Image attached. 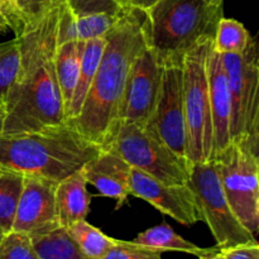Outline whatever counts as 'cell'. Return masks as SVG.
Returning <instances> with one entry per match:
<instances>
[{
	"label": "cell",
	"mask_w": 259,
	"mask_h": 259,
	"mask_svg": "<svg viewBox=\"0 0 259 259\" xmlns=\"http://www.w3.org/2000/svg\"><path fill=\"white\" fill-rule=\"evenodd\" d=\"M187 185L195 195L201 222L207 225L219 249L258 243L230 209L214 161L191 164Z\"/></svg>",
	"instance_id": "obj_8"
},
{
	"label": "cell",
	"mask_w": 259,
	"mask_h": 259,
	"mask_svg": "<svg viewBox=\"0 0 259 259\" xmlns=\"http://www.w3.org/2000/svg\"><path fill=\"white\" fill-rule=\"evenodd\" d=\"M184 56L162 60V81L156 110L148 125L189 166L184 113ZM190 167V166H189Z\"/></svg>",
	"instance_id": "obj_10"
},
{
	"label": "cell",
	"mask_w": 259,
	"mask_h": 259,
	"mask_svg": "<svg viewBox=\"0 0 259 259\" xmlns=\"http://www.w3.org/2000/svg\"><path fill=\"white\" fill-rule=\"evenodd\" d=\"M223 259H259V244H242L220 249Z\"/></svg>",
	"instance_id": "obj_32"
},
{
	"label": "cell",
	"mask_w": 259,
	"mask_h": 259,
	"mask_svg": "<svg viewBox=\"0 0 259 259\" xmlns=\"http://www.w3.org/2000/svg\"><path fill=\"white\" fill-rule=\"evenodd\" d=\"M131 195L144 200L162 214L185 227L201 222L199 207L189 185H167L137 168L131 169Z\"/></svg>",
	"instance_id": "obj_13"
},
{
	"label": "cell",
	"mask_w": 259,
	"mask_h": 259,
	"mask_svg": "<svg viewBox=\"0 0 259 259\" xmlns=\"http://www.w3.org/2000/svg\"><path fill=\"white\" fill-rule=\"evenodd\" d=\"M206 2H210V3H217V4H223V2H224V0H206Z\"/></svg>",
	"instance_id": "obj_36"
},
{
	"label": "cell",
	"mask_w": 259,
	"mask_h": 259,
	"mask_svg": "<svg viewBox=\"0 0 259 259\" xmlns=\"http://www.w3.org/2000/svg\"><path fill=\"white\" fill-rule=\"evenodd\" d=\"M91 197L93 195L88 191V181L81 169L58 181L55 201L60 227L66 228L85 220L90 212Z\"/></svg>",
	"instance_id": "obj_16"
},
{
	"label": "cell",
	"mask_w": 259,
	"mask_h": 259,
	"mask_svg": "<svg viewBox=\"0 0 259 259\" xmlns=\"http://www.w3.org/2000/svg\"><path fill=\"white\" fill-rule=\"evenodd\" d=\"M199 259H223V257H222V254H220V249H219V252L214 253V254L205 255V257H200Z\"/></svg>",
	"instance_id": "obj_34"
},
{
	"label": "cell",
	"mask_w": 259,
	"mask_h": 259,
	"mask_svg": "<svg viewBox=\"0 0 259 259\" xmlns=\"http://www.w3.org/2000/svg\"><path fill=\"white\" fill-rule=\"evenodd\" d=\"M162 254L159 250L137 244L133 240L114 239L113 245L101 259H162Z\"/></svg>",
	"instance_id": "obj_27"
},
{
	"label": "cell",
	"mask_w": 259,
	"mask_h": 259,
	"mask_svg": "<svg viewBox=\"0 0 259 259\" xmlns=\"http://www.w3.org/2000/svg\"><path fill=\"white\" fill-rule=\"evenodd\" d=\"M207 76L214 136V159L232 143V96L223 57L220 53L214 51L212 46L207 60Z\"/></svg>",
	"instance_id": "obj_15"
},
{
	"label": "cell",
	"mask_w": 259,
	"mask_h": 259,
	"mask_svg": "<svg viewBox=\"0 0 259 259\" xmlns=\"http://www.w3.org/2000/svg\"><path fill=\"white\" fill-rule=\"evenodd\" d=\"M214 38H205L186 51L184 67V113L186 128V154L189 166L212 161L211 105H210L207 60ZM190 168V167H189Z\"/></svg>",
	"instance_id": "obj_5"
},
{
	"label": "cell",
	"mask_w": 259,
	"mask_h": 259,
	"mask_svg": "<svg viewBox=\"0 0 259 259\" xmlns=\"http://www.w3.org/2000/svg\"><path fill=\"white\" fill-rule=\"evenodd\" d=\"M131 169L132 167L115 152L101 148L93 159L83 164L81 171L88 184L93 185L100 195L114 200L115 210H119L128 204Z\"/></svg>",
	"instance_id": "obj_14"
},
{
	"label": "cell",
	"mask_w": 259,
	"mask_h": 259,
	"mask_svg": "<svg viewBox=\"0 0 259 259\" xmlns=\"http://www.w3.org/2000/svg\"><path fill=\"white\" fill-rule=\"evenodd\" d=\"M65 230L85 259H101L115 239L104 234L99 228L91 225L86 219L68 225Z\"/></svg>",
	"instance_id": "obj_20"
},
{
	"label": "cell",
	"mask_w": 259,
	"mask_h": 259,
	"mask_svg": "<svg viewBox=\"0 0 259 259\" xmlns=\"http://www.w3.org/2000/svg\"><path fill=\"white\" fill-rule=\"evenodd\" d=\"M66 2L76 15H86L93 13L118 14L121 10L118 0H66Z\"/></svg>",
	"instance_id": "obj_30"
},
{
	"label": "cell",
	"mask_w": 259,
	"mask_h": 259,
	"mask_svg": "<svg viewBox=\"0 0 259 259\" xmlns=\"http://www.w3.org/2000/svg\"><path fill=\"white\" fill-rule=\"evenodd\" d=\"M65 0H14L15 15H17L19 27L25 22L40 17L48 10L53 9Z\"/></svg>",
	"instance_id": "obj_28"
},
{
	"label": "cell",
	"mask_w": 259,
	"mask_h": 259,
	"mask_svg": "<svg viewBox=\"0 0 259 259\" xmlns=\"http://www.w3.org/2000/svg\"><path fill=\"white\" fill-rule=\"evenodd\" d=\"M232 96V142L259 152V48L252 38L242 53L222 55Z\"/></svg>",
	"instance_id": "obj_7"
},
{
	"label": "cell",
	"mask_w": 259,
	"mask_h": 259,
	"mask_svg": "<svg viewBox=\"0 0 259 259\" xmlns=\"http://www.w3.org/2000/svg\"><path fill=\"white\" fill-rule=\"evenodd\" d=\"M212 161L223 191L243 227L257 235L259 229V156L248 147L232 142Z\"/></svg>",
	"instance_id": "obj_9"
},
{
	"label": "cell",
	"mask_w": 259,
	"mask_h": 259,
	"mask_svg": "<svg viewBox=\"0 0 259 259\" xmlns=\"http://www.w3.org/2000/svg\"><path fill=\"white\" fill-rule=\"evenodd\" d=\"M119 13L118 14L93 13V14L86 15H76L77 40L88 42V40L96 39V38L105 37L118 22Z\"/></svg>",
	"instance_id": "obj_25"
},
{
	"label": "cell",
	"mask_w": 259,
	"mask_h": 259,
	"mask_svg": "<svg viewBox=\"0 0 259 259\" xmlns=\"http://www.w3.org/2000/svg\"><path fill=\"white\" fill-rule=\"evenodd\" d=\"M57 7L25 22L15 33L19 39L20 65L5 101L2 134L67 123L55 67Z\"/></svg>",
	"instance_id": "obj_1"
},
{
	"label": "cell",
	"mask_w": 259,
	"mask_h": 259,
	"mask_svg": "<svg viewBox=\"0 0 259 259\" xmlns=\"http://www.w3.org/2000/svg\"><path fill=\"white\" fill-rule=\"evenodd\" d=\"M23 179V174L0 164V228L5 233L12 230Z\"/></svg>",
	"instance_id": "obj_21"
},
{
	"label": "cell",
	"mask_w": 259,
	"mask_h": 259,
	"mask_svg": "<svg viewBox=\"0 0 259 259\" xmlns=\"http://www.w3.org/2000/svg\"><path fill=\"white\" fill-rule=\"evenodd\" d=\"M56 186L57 181L53 180L24 175L12 230L32 238L60 228L56 212Z\"/></svg>",
	"instance_id": "obj_12"
},
{
	"label": "cell",
	"mask_w": 259,
	"mask_h": 259,
	"mask_svg": "<svg viewBox=\"0 0 259 259\" xmlns=\"http://www.w3.org/2000/svg\"><path fill=\"white\" fill-rule=\"evenodd\" d=\"M158 0H118L120 8H129V9L147 10L152 5L156 4Z\"/></svg>",
	"instance_id": "obj_33"
},
{
	"label": "cell",
	"mask_w": 259,
	"mask_h": 259,
	"mask_svg": "<svg viewBox=\"0 0 259 259\" xmlns=\"http://www.w3.org/2000/svg\"><path fill=\"white\" fill-rule=\"evenodd\" d=\"M3 32V29H2V28H0V33H2Z\"/></svg>",
	"instance_id": "obj_38"
},
{
	"label": "cell",
	"mask_w": 259,
	"mask_h": 259,
	"mask_svg": "<svg viewBox=\"0 0 259 259\" xmlns=\"http://www.w3.org/2000/svg\"><path fill=\"white\" fill-rule=\"evenodd\" d=\"M162 81V60L148 39L139 52L129 71L128 80L119 108V124L121 121L147 124L156 110Z\"/></svg>",
	"instance_id": "obj_11"
},
{
	"label": "cell",
	"mask_w": 259,
	"mask_h": 259,
	"mask_svg": "<svg viewBox=\"0 0 259 259\" xmlns=\"http://www.w3.org/2000/svg\"><path fill=\"white\" fill-rule=\"evenodd\" d=\"M83 46H85V42L76 40V42L63 43L56 48V76H57L58 88H60L63 106H65L66 120H67L68 109H70L76 83H77Z\"/></svg>",
	"instance_id": "obj_18"
},
{
	"label": "cell",
	"mask_w": 259,
	"mask_h": 259,
	"mask_svg": "<svg viewBox=\"0 0 259 259\" xmlns=\"http://www.w3.org/2000/svg\"><path fill=\"white\" fill-rule=\"evenodd\" d=\"M3 125H4V110L0 109V134L3 133Z\"/></svg>",
	"instance_id": "obj_35"
},
{
	"label": "cell",
	"mask_w": 259,
	"mask_h": 259,
	"mask_svg": "<svg viewBox=\"0 0 259 259\" xmlns=\"http://www.w3.org/2000/svg\"><path fill=\"white\" fill-rule=\"evenodd\" d=\"M100 151L68 121L39 131L0 134V164L57 182L82 168Z\"/></svg>",
	"instance_id": "obj_3"
},
{
	"label": "cell",
	"mask_w": 259,
	"mask_h": 259,
	"mask_svg": "<svg viewBox=\"0 0 259 259\" xmlns=\"http://www.w3.org/2000/svg\"><path fill=\"white\" fill-rule=\"evenodd\" d=\"M104 148L115 152L132 168L167 185H186L189 166L148 124L121 121L115 136Z\"/></svg>",
	"instance_id": "obj_6"
},
{
	"label": "cell",
	"mask_w": 259,
	"mask_h": 259,
	"mask_svg": "<svg viewBox=\"0 0 259 259\" xmlns=\"http://www.w3.org/2000/svg\"><path fill=\"white\" fill-rule=\"evenodd\" d=\"M4 235H5V232L2 229V228H0V242H2V239H3V237H4Z\"/></svg>",
	"instance_id": "obj_37"
},
{
	"label": "cell",
	"mask_w": 259,
	"mask_h": 259,
	"mask_svg": "<svg viewBox=\"0 0 259 259\" xmlns=\"http://www.w3.org/2000/svg\"><path fill=\"white\" fill-rule=\"evenodd\" d=\"M0 259H39V255L30 237L10 230L0 242Z\"/></svg>",
	"instance_id": "obj_26"
},
{
	"label": "cell",
	"mask_w": 259,
	"mask_h": 259,
	"mask_svg": "<svg viewBox=\"0 0 259 259\" xmlns=\"http://www.w3.org/2000/svg\"><path fill=\"white\" fill-rule=\"evenodd\" d=\"M252 38L247 28L239 20L222 17L212 39V48L220 55L242 53L247 50Z\"/></svg>",
	"instance_id": "obj_23"
},
{
	"label": "cell",
	"mask_w": 259,
	"mask_h": 259,
	"mask_svg": "<svg viewBox=\"0 0 259 259\" xmlns=\"http://www.w3.org/2000/svg\"><path fill=\"white\" fill-rule=\"evenodd\" d=\"M105 48L80 114L71 121L88 141L106 147L119 125V108L137 56L147 45L144 12L121 8L118 22L105 35Z\"/></svg>",
	"instance_id": "obj_2"
},
{
	"label": "cell",
	"mask_w": 259,
	"mask_h": 259,
	"mask_svg": "<svg viewBox=\"0 0 259 259\" xmlns=\"http://www.w3.org/2000/svg\"><path fill=\"white\" fill-rule=\"evenodd\" d=\"M0 28L3 32L13 30L14 33L19 32L20 27L15 15L14 0H0Z\"/></svg>",
	"instance_id": "obj_31"
},
{
	"label": "cell",
	"mask_w": 259,
	"mask_h": 259,
	"mask_svg": "<svg viewBox=\"0 0 259 259\" xmlns=\"http://www.w3.org/2000/svg\"><path fill=\"white\" fill-rule=\"evenodd\" d=\"M105 37L96 38L85 42L83 46L82 56H81L80 71L77 76V83H76L75 93H73L72 101H71L70 109L67 113V121L71 123L76 116L80 114L82 109L85 99L90 91L91 85L94 82V77L98 71L99 63H100L101 56H103L104 48H105Z\"/></svg>",
	"instance_id": "obj_19"
},
{
	"label": "cell",
	"mask_w": 259,
	"mask_h": 259,
	"mask_svg": "<svg viewBox=\"0 0 259 259\" xmlns=\"http://www.w3.org/2000/svg\"><path fill=\"white\" fill-rule=\"evenodd\" d=\"M137 244L144 245V247L157 249L159 252H181L187 253V254L196 255L197 258L205 257V255L214 254L219 252V248L215 245L211 248H201L194 243L189 242L181 235L177 234L171 225L167 223L152 227L144 232L139 233L133 239Z\"/></svg>",
	"instance_id": "obj_17"
},
{
	"label": "cell",
	"mask_w": 259,
	"mask_h": 259,
	"mask_svg": "<svg viewBox=\"0 0 259 259\" xmlns=\"http://www.w3.org/2000/svg\"><path fill=\"white\" fill-rule=\"evenodd\" d=\"M20 65L19 39L15 35L0 42V109L4 110L7 96L17 78Z\"/></svg>",
	"instance_id": "obj_24"
},
{
	"label": "cell",
	"mask_w": 259,
	"mask_h": 259,
	"mask_svg": "<svg viewBox=\"0 0 259 259\" xmlns=\"http://www.w3.org/2000/svg\"><path fill=\"white\" fill-rule=\"evenodd\" d=\"M144 12L149 46L161 60L184 56L205 38H214L223 4L206 0H158Z\"/></svg>",
	"instance_id": "obj_4"
},
{
	"label": "cell",
	"mask_w": 259,
	"mask_h": 259,
	"mask_svg": "<svg viewBox=\"0 0 259 259\" xmlns=\"http://www.w3.org/2000/svg\"><path fill=\"white\" fill-rule=\"evenodd\" d=\"M39 259H85L65 228L30 238Z\"/></svg>",
	"instance_id": "obj_22"
},
{
	"label": "cell",
	"mask_w": 259,
	"mask_h": 259,
	"mask_svg": "<svg viewBox=\"0 0 259 259\" xmlns=\"http://www.w3.org/2000/svg\"><path fill=\"white\" fill-rule=\"evenodd\" d=\"M76 40V14L65 0L57 7V46Z\"/></svg>",
	"instance_id": "obj_29"
}]
</instances>
